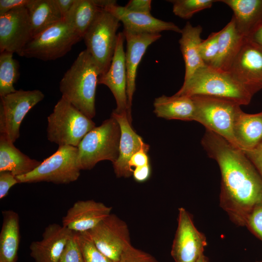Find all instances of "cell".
<instances>
[{
  "mask_svg": "<svg viewBox=\"0 0 262 262\" xmlns=\"http://www.w3.org/2000/svg\"><path fill=\"white\" fill-rule=\"evenodd\" d=\"M201 143L219 167L220 206L235 225L245 226L249 213L262 202V177L242 149L218 134L206 130Z\"/></svg>",
  "mask_w": 262,
  "mask_h": 262,
  "instance_id": "1",
  "label": "cell"
},
{
  "mask_svg": "<svg viewBox=\"0 0 262 262\" xmlns=\"http://www.w3.org/2000/svg\"><path fill=\"white\" fill-rule=\"evenodd\" d=\"M262 87L245 84L229 71L206 66L183 82L178 96L206 95L227 98L241 105H248Z\"/></svg>",
  "mask_w": 262,
  "mask_h": 262,
  "instance_id": "2",
  "label": "cell"
},
{
  "mask_svg": "<svg viewBox=\"0 0 262 262\" xmlns=\"http://www.w3.org/2000/svg\"><path fill=\"white\" fill-rule=\"evenodd\" d=\"M100 76L97 65L85 49L79 54L59 83L62 98L90 119L96 115V88Z\"/></svg>",
  "mask_w": 262,
  "mask_h": 262,
  "instance_id": "3",
  "label": "cell"
},
{
  "mask_svg": "<svg viewBox=\"0 0 262 262\" xmlns=\"http://www.w3.org/2000/svg\"><path fill=\"white\" fill-rule=\"evenodd\" d=\"M195 107L194 121L221 136L236 147L234 126L242 111L241 105L227 98L206 95L192 97Z\"/></svg>",
  "mask_w": 262,
  "mask_h": 262,
  "instance_id": "4",
  "label": "cell"
},
{
  "mask_svg": "<svg viewBox=\"0 0 262 262\" xmlns=\"http://www.w3.org/2000/svg\"><path fill=\"white\" fill-rule=\"evenodd\" d=\"M120 138L119 125L112 116L88 132L78 147L81 170H90L103 160L115 163L119 156Z\"/></svg>",
  "mask_w": 262,
  "mask_h": 262,
  "instance_id": "5",
  "label": "cell"
},
{
  "mask_svg": "<svg viewBox=\"0 0 262 262\" xmlns=\"http://www.w3.org/2000/svg\"><path fill=\"white\" fill-rule=\"evenodd\" d=\"M95 127L91 119L61 97L48 117L47 137L59 146L78 147L85 135Z\"/></svg>",
  "mask_w": 262,
  "mask_h": 262,
  "instance_id": "6",
  "label": "cell"
},
{
  "mask_svg": "<svg viewBox=\"0 0 262 262\" xmlns=\"http://www.w3.org/2000/svg\"><path fill=\"white\" fill-rule=\"evenodd\" d=\"M82 39L63 19L33 36L17 54L43 61L54 60L65 55Z\"/></svg>",
  "mask_w": 262,
  "mask_h": 262,
  "instance_id": "7",
  "label": "cell"
},
{
  "mask_svg": "<svg viewBox=\"0 0 262 262\" xmlns=\"http://www.w3.org/2000/svg\"><path fill=\"white\" fill-rule=\"evenodd\" d=\"M120 22L112 13L102 9L83 37L85 49L97 65L100 76L107 72L111 65Z\"/></svg>",
  "mask_w": 262,
  "mask_h": 262,
  "instance_id": "8",
  "label": "cell"
},
{
  "mask_svg": "<svg viewBox=\"0 0 262 262\" xmlns=\"http://www.w3.org/2000/svg\"><path fill=\"white\" fill-rule=\"evenodd\" d=\"M78 147L59 146L57 150L41 162L34 170L16 177L19 183L48 182L67 184L78 180L81 169L78 163Z\"/></svg>",
  "mask_w": 262,
  "mask_h": 262,
  "instance_id": "9",
  "label": "cell"
},
{
  "mask_svg": "<svg viewBox=\"0 0 262 262\" xmlns=\"http://www.w3.org/2000/svg\"><path fill=\"white\" fill-rule=\"evenodd\" d=\"M44 97L40 90L22 89L0 97V134L6 135L14 143L19 137V128L24 117Z\"/></svg>",
  "mask_w": 262,
  "mask_h": 262,
  "instance_id": "10",
  "label": "cell"
},
{
  "mask_svg": "<svg viewBox=\"0 0 262 262\" xmlns=\"http://www.w3.org/2000/svg\"><path fill=\"white\" fill-rule=\"evenodd\" d=\"M85 233L103 254L115 262L131 245L127 224L115 214H110Z\"/></svg>",
  "mask_w": 262,
  "mask_h": 262,
  "instance_id": "11",
  "label": "cell"
},
{
  "mask_svg": "<svg viewBox=\"0 0 262 262\" xmlns=\"http://www.w3.org/2000/svg\"><path fill=\"white\" fill-rule=\"evenodd\" d=\"M205 236L195 227L192 217L184 208H179L178 227L171 255L175 262H196L207 246Z\"/></svg>",
  "mask_w": 262,
  "mask_h": 262,
  "instance_id": "12",
  "label": "cell"
},
{
  "mask_svg": "<svg viewBox=\"0 0 262 262\" xmlns=\"http://www.w3.org/2000/svg\"><path fill=\"white\" fill-rule=\"evenodd\" d=\"M33 37L26 7L13 9L0 16V51L18 53Z\"/></svg>",
  "mask_w": 262,
  "mask_h": 262,
  "instance_id": "13",
  "label": "cell"
},
{
  "mask_svg": "<svg viewBox=\"0 0 262 262\" xmlns=\"http://www.w3.org/2000/svg\"><path fill=\"white\" fill-rule=\"evenodd\" d=\"M126 40L125 64L127 74V96L128 117L131 122V107L133 94L135 91L137 70L147 48L162 36L161 33H142L123 30Z\"/></svg>",
  "mask_w": 262,
  "mask_h": 262,
  "instance_id": "14",
  "label": "cell"
},
{
  "mask_svg": "<svg viewBox=\"0 0 262 262\" xmlns=\"http://www.w3.org/2000/svg\"><path fill=\"white\" fill-rule=\"evenodd\" d=\"M125 39L123 33H118L115 49L110 67L105 73L99 77L98 80V84L107 86L113 93L116 103V108L114 111L117 113L128 112L127 74L124 50Z\"/></svg>",
  "mask_w": 262,
  "mask_h": 262,
  "instance_id": "15",
  "label": "cell"
},
{
  "mask_svg": "<svg viewBox=\"0 0 262 262\" xmlns=\"http://www.w3.org/2000/svg\"><path fill=\"white\" fill-rule=\"evenodd\" d=\"M229 72L245 84L262 88V47L244 38Z\"/></svg>",
  "mask_w": 262,
  "mask_h": 262,
  "instance_id": "16",
  "label": "cell"
},
{
  "mask_svg": "<svg viewBox=\"0 0 262 262\" xmlns=\"http://www.w3.org/2000/svg\"><path fill=\"white\" fill-rule=\"evenodd\" d=\"M112 208L94 200L74 203L62 219V225L75 233L88 231L111 213Z\"/></svg>",
  "mask_w": 262,
  "mask_h": 262,
  "instance_id": "17",
  "label": "cell"
},
{
  "mask_svg": "<svg viewBox=\"0 0 262 262\" xmlns=\"http://www.w3.org/2000/svg\"><path fill=\"white\" fill-rule=\"evenodd\" d=\"M111 116L117 121L120 129L119 156L113 163L114 171L118 178H128L133 172L129 165L131 157L147 144L132 128L127 112L117 113L114 111Z\"/></svg>",
  "mask_w": 262,
  "mask_h": 262,
  "instance_id": "18",
  "label": "cell"
},
{
  "mask_svg": "<svg viewBox=\"0 0 262 262\" xmlns=\"http://www.w3.org/2000/svg\"><path fill=\"white\" fill-rule=\"evenodd\" d=\"M73 233L63 225L56 223L49 225L45 229L42 239L31 244V256L34 262H58Z\"/></svg>",
  "mask_w": 262,
  "mask_h": 262,
  "instance_id": "19",
  "label": "cell"
},
{
  "mask_svg": "<svg viewBox=\"0 0 262 262\" xmlns=\"http://www.w3.org/2000/svg\"><path fill=\"white\" fill-rule=\"evenodd\" d=\"M122 23L124 30L136 33H160L168 31L181 33V29L172 22L153 16L151 14L131 12L117 4L105 9Z\"/></svg>",
  "mask_w": 262,
  "mask_h": 262,
  "instance_id": "20",
  "label": "cell"
},
{
  "mask_svg": "<svg viewBox=\"0 0 262 262\" xmlns=\"http://www.w3.org/2000/svg\"><path fill=\"white\" fill-rule=\"evenodd\" d=\"M229 7L233 13L236 29L248 38L262 22V0H219Z\"/></svg>",
  "mask_w": 262,
  "mask_h": 262,
  "instance_id": "21",
  "label": "cell"
},
{
  "mask_svg": "<svg viewBox=\"0 0 262 262\" xmlns=\"http://www.w3.org/2000/svg\"><path fill=\"white\" fill-rule=\"evenodd\" d=\"M202 31L200 25L193 26L189 22L181 29L179 42L185 63L184 81L188 80L197 70L206 66L199 52L202 41L200 37Z\"/></svg>",
  "mask_w": 262,
  "mask_h": 262,
  "instance_id": "22",
  "label": "cell"
},
{
  "mask_svg": "<svg viewBox=\"0 0 262 262\" xmlns=\"http://www.w3.org/2000/svg\"><path fill=\"white\" fill-rule=\"evenodd\" d=\"M41 163L20 151L6 135L0 134V172L8 171L16 177L22 176L33 171Z\"/></svg>",
  "mask_w": 262,
  "mask_h": 262,
  "instance_id": "23",
  "label": "cell"
},
{
  "mask_svg": "<svg viewBox=\"0 0 262 262\" xmlns=\"http://www.w3.org/2000/svg\"><path fill=\"white\" fill-rule=\"evenodd\" d=\"M234 135L239 148L249 150L262 143V111L246 114L242 111L234 126Z\"/></svg>",
  "mask_w": 262,
  "mask_h": 262,
  "instance_id": "24",
  "label": "cell"
},
{
  "mask_svg": "<svg viewBox=\"0 0 262 262\" xmlns=\"http://www.w3.org/2000/svg\"><path fill=\"white\" fill-rule=\"evenodd\" d=\"M154 113L166 119L194 121L195 107L192 97L162 95L155 99Z\"/></svg>",
  "mask_w": 262,
  "mask_h": 262,
  "instance_id": "25",
  "label": "cell"
},
{
  "mask_svg": "<svg viewBox=\"0 0 262 262\" xmlns=\"http://www.w3.org/2000/svg\"><path fill=\"white\" fill-rule=\"evenodd\" d=\"M0 233V262H16L20 242L19 216L11 210L2 211Z\"/></svg>",
  "mask_w": 262,
  "mask_h": 262,
  "instance_id": "26",
  "label": "cell"
},
{
  "mask_svg": "<svg viewBox=\"0 0 262 262\" xmlns=\"http://www.w3.org/2000/svg\"><path fill=\"white\" fill-rule=\"evenodd\" d=\"M219 51L218 57L212 67L229 71L245 37L238 32L233 18L218 31Z\"/></svg>",
  "mask_w": 262,
  "mask_h": 262,
  "instance_id": "27",
  "label": "cell"
},
{
  "mask_svg": "<svg viewBox=\"0 0 262 262\" xmlns=\"http://www.w3.org/2000/svg\"><path fill=\"white\" fill-rule=\"evenodd\" d=\"M26 8L30 16L33 37L63 20L55 0H30Z\"/></svg>",
  "mask_w": 262,
  "mask_h": 262,
  "instance_id": "28",
  "label": "cell"
},
{
  "mask_svg": "<svg viewBox=\"0 0 262 262\" xmlns=\"http://www.w3.org/2000/svg\"><path fill=\"white\" fill-rule=\"evenodd\" d=\"M102 9L97 6L94 0H75L64 20L83 39L85 33Z\"/></svg>",
  "mask_w": 262,
  "mask_h": 262,
  "instance_id": "29",
  "label": "cell"
},
{
  "mask_svg": "<svg viewBox=\"0 0 262 262\" xmlns=\"http://www.w3.org/2000/svg\"><path fill=\"white\" fill-rule=\"evenodd\" d=\"M13 53L4 51L0 54V97L14 92V84L19 76V64Z\"/></svg>",
  "mask_w": 262,
  "mask_h": 262,
  "instance_id": "30",
  "label": "cell"
},
{
  "mask_svg": "<svg viewBox=\"0 0 262 262\" xmlns=\"http://www.w3.org/2000/svg\"><path fill=\"white\" fill-rule=\"evenodd\" d=\"M173 12L180 18L188 19L196 13L210 8L213 4L219 0H172Z\"/></svg>",
  "mask_w": 262,
  "mask_h": 262,
  "instance_id": "31",
  "label": "cell"
},
{
  "mask_svg": "<svg viewBox=\"0 0 262 262\" xmlns=\"http://www.w3.org/2000/svg\"><path fill=\"white\" fill-rule=\"evenodd\" d=\"M76 234L83 262H115L103 254L85 232Z\"/></svg>",
  "mask_w": 262,
  "mask_h": 262,
  "instance_id": "32",
  "label": "cell"
},
{
  "mask_svg": "<svg viewBox=\"0 0 262 262\" xmlns=\"http://www.w3.org/2000/svg\"><path fill=\"white\" fill-rule=\"evenodd\" d=\"M218 32L212 33L199 46L201 57L206 66H212L218 55Z\"/></svg>",
  "mask_w": 262,
  "mask_h": 262,
  "instance_id": "33",
  "label": "cell"
},
{
  "mask_svg": "<svg viewBox=\"0 0 262 262\" xmlns=\"http://www.w3.org/2000/svg\"><path fill=\"white\" fill-rule=\"evenodd\" d=\"M58 262H83L76 233L73 232L69 238Z\"/></svg>",
  "mask_w": 262,
  "mask_h": 262,
  "instance_id": "34",
  "label": "cell"
},
{
  "mask_svg": "<svg viewBox=\"0 0 262 262\" xmlns=\"http://www.w3.org/2000/svg\"><path fill=\"white\" fill-rule=\"evenodd\" d=\"M118 262H159L150 254L133 247L128 246L121 256Z\"/></svg>",
  "mask_w": 262,
  "mask_h": 262,
  "instance_id": "35",
  "label": "cell"
},
{
  "mask_svg": "<svg viewBox=\"0 0 262 262\" xmlns=\"http://www.w3.org/2000/svg\"><path fill=\"white\" fill-rule=\"evenodd\" d=\"M245 226L262 241V202L249 213Z\"/></svg>",
  "mask_w": 262,
  "mask_h": 262,
  "instance_id": "36",
  "label": "cell"
},
{
  "mask_svg": "<svg viewBox=\"0 0 262 262\" xmlns=\"http://www.w3.org/2000/svg\"><path fill=\"white\" fill-rule=\"evenodd\" d=\"M19 183L16 176L8 171L0 172V199L3 198L10 189Z\"/></svg>",
  "mask_w": 262,
  "mask_h": 262,
  "instance_id": "37",
  "label": "cell"
},
{
  "mask_svg": "<svg viewBox=\"0 0 262 262\" xmlns=\"http://www.w3.org/2000/svg\"><path fill=\"white\" fill-rule=\"evenodd\" d=\"M149 148V146L147 145L132 155L129 161V165L132 171V167L142 166L149 164L148 156L147 154Z\"/></svg>",
  "mask_w": 262,
  "mask_h": 262,
  "instance_id": "38",
  "label": "cell"
},
{
  "mask_svg": "<svg viewBox=\"0 0 262 262\" xmlns=\"http://www.w3.org/2000/svg\"><path fill=\"white\" fill-rule=\"evenodd\" d=\"M124 7L131 12L150 14H151V0H131Z\"/></svg>",
  "mask_w": 262,
  "mask_h": 262,
  "instance_id": "39",
  "label": "cell"
},
{
  "mask_svg": "<svg viewBox=\"0 0 262 262\" xmlns=\"http://www.w3.org/2000/svg\"><path fill=\"white\" fill-rule=\"evenodd\" d=\"M243 151L262 177V143L253 149Z\"/></svg>",
  "mask_w": 262,
  "mask_h": 262,
  "instance_id": "40",
  "label": "cell"
},
{
  "mask_svg": "<svg viewBox=\"0 0 262 262\" xmlns=\"http://www.w3.org/2000/svg\"><path fill=\"white\" fill-rule=\"evenodd\" d=\"M30 0H0V16L16 8L26 7Z\"/></svg>",
  "mask_w": 262,
  "mask_h": 262,
  "instance_id": "41",
  "label": "cell"
},
{
  "mask_svg": "<svg viewBox=\"0 0 262 262\" xmlns=\"http://www.w3.org/2000/svg\"><path fill=\"white\" fill-rule=\"evenodd\" d=\"M151 175L150 164L144 166L137 167L133 169L132 176L134 180L138 182H143L147 181Z\"/></svg>",
  "mask_w": 262,
  "mask_h": 262,
  "instance_id": "42",
  "label": "cell"
},
{
  "mask_svg": "<svg viewBox=\"0 0 262 262\" xmlns=\"http://www.w3.org/2000/svg\"><path fill=\"white\" fill-rule=\"evenodd\" d=\"M63 16V19L69 12L75 0H55Z\"/></svg>",
  "mask_w": 262,
  "mask_h": 262,
  "instance_id": "43",
  "label": "cell"
},
{
  "mask_svg": "<svg viewBox=\"0 0 262 262\" xmlns=\"http://www.w3.org/2000/svg\"><path fill=\"white\" fill-rule=\"evenodd\" d=\"M248 38L262 47V22Z\"/></svg>",
  "mask_w": 262,
  "mask_h": 262,
  "instance_id": "44",
  "label": "cell"
},
{
  "mask_svg": "<svg viewBox=\"0 0 262 262\" xmlns=\"http://www.w3.org/2000/svg\"><path fill=\"white\" fill-rule=\"evenodd\" d=\"M94 1L97 6L104 10L117 4L116 0H94Z\"/></svg>",
  "mask_w": 262,
  "mask_h": 262,
  "instance_id": "45",
  "label": "cell"
},
{
  "mask_svg": "<svg viewBox=\"0 0 262 262\" xmlns=\"http://www.w3.org/2000/svg\"><path fill=\"white\" fill-rule=\"evenodd\" d=\"M196 262H208V258L203 254L198 259Z\"/></svg>",
  "mask_w": 262,
  "mask_h": 262,
  "instance_id": "46",
  "label": "cell"
},
{
  "mask_svg": "<svg viewBox=\"0 0 262 262\" xmlns=\"http://www.w3.org/2000/svg\"><path fill=\"white\" fill-rule=\"evenodd\" d=\"M262 262V261H257V262Z\"/></svg>",
  "mask_w": 262,
  "mask_h": 262,
  "instance_id": "47",
  "label": "cell"
}]
</instances>
